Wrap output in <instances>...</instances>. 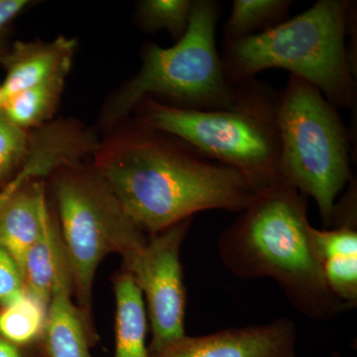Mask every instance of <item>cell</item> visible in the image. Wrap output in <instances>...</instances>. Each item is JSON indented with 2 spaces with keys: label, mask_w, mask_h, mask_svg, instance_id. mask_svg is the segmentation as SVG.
<instances>
[{
  "label": "cell",
  "mask_w": 357,
  "mask_h": 357,
  "mask_svg": "<svg viewBox=\"0 0 357 357\" xmlns=\"http://www.w3.org/2000/svg\"><path fill=\"white\" fill-rule=\"evenodd\" d=\"M93 168L146 236L201 211L241 213L257 194L234 169L138 121L98 146Z\"/></svg>",
  "instance_id": "cell-1"
},
{
  "label": "cell",
  "mask_w": 357,
  "mask_h": 357,
  "mask_svg": "<svg viewBox=\"0 0 357 357\" xmlns=\"http://www.w3.org/2000/svg\"><path fill=\"white\" fill-rule=\"evenodd\" d=\"M307 198L287 183L257 192L218 238L225 266L239 278L273 279L298 311L331 321L349 307L326 286L312 250Z\"/></svg>",
  "instance_id": "cell-2"
},
{
  "label": "cell",
  "mask_w": 357,
  "mask_h": 357,
  "mask_svg": "<svg viewBox=\"0 0 357 357\" xmlns=\"http://www.w3.org/2000/svg\"><path fill=\"white\" fill-rule=\"evenodd\" d=\"M356 3L319 0L304 13L248 38L222 40L225 76L241 84L262 70L282 69L316 86L337 109H354L357 98Z\"/></svg>",
  "instance_id": "cell-3"
},
{
  "label": "cell",
  "mask_w": 357,
  "mask_h": 357,
  "mask_svg": "<svg viewBox=\"0 0 357 357\" xmlns=\"http://www.w3.org/2000/svg\"><path fill=\"white\" fill-rule=\"evenodd\" d=\"M279 98L280 91L253 79L241 84L236 102L227 109H183L145 98L134 110L139 123L172 134L234 169L259 192L283 182Z\"/></svg>",
  "instance_id": "cell-4"
},
{
  "label": "cell",
  "mask_w": 357,
  "mask_h": 357,
  "mask_svg": "<svg viewBox=\"0 0 357 357\" xmlns=\"http://www.w3.org/2000/svg\"><path fill=\"white\" fill-rule=\"evenodd\" d=\"M220 16V2L195 0L187 31L174 46L145 45L140 70L110 100L105 121H121L145 98L191 110L227 109L236 102L241 84L227 79L215 41Z\"/></svg>",
  "instance_id": "cell-5"
},
{
  "label": "cell",
  "mask_w": 357,
  "mask_h": 357,
  "mask_svg": "<svg viewBox=\"0 0 357 357\" xmlns=\"http://www.w3.org/2000/svg\"><path fill=\"white\" fill-rule=\"evenodd\" d=\"M58 225L72 280L75 304L88 325L93 319V288L96 271L112 253L128 261L146 243L93 166L70 164L52 174Z\"/></svg>",
  "instance_id": "cell-6"
},
{
  "label": "cell",
  "mask_w": 357,
  "mask_h": 357,
  "mask_svg": "<svg viewBox=\"0 0 357 357\" xmlns=\"http://www.w3.org/2000/svg\"><path fill=\"white\" fill-rule=\"evenodd\" d=\"M278 124L282 181L314 199L324 227L330 229L335 199L354 177L351 132L337 107L293 75L280 91Z\"/></svg>",
  "instance_id": "cell-7"
},
{
  "label": "cell",
  "mask_w": 357,
  "mask_h": 357,
  "mask_svg": "<svg viewBox=\"0 0 357 357\" xmlns=\"http://www.w3.org/2000/svg\"><path fill=\"white\" fill-rule=\"evenodd\" d=\"M192 218L148 236L146 243L122 268L132 275L146 307L152 338L149 356L184 337L187 294L181 246Z\"/></svg>",
  "instance_id": "cell-8"
},
{
  "label": "cell",
  "mask_w": 357,
  "mask_h": 357,
  "mask_svg": "<svg viewBox=\"0 0 357 357\" xmlns=\"http://www.w3.org/2000/svg\"><path fill=\"white\" fill-rule=\"evenodd\" d=\"M292 319L227 328L202 337L178 338L150 357H299Z\"/></svg>",
  "instance_id": "cell-9"
},
{
  "label": "cell",
  "mask_w": 357,
  "mask_h": 357,
  "mask_svg": "<svg viewBox=\"0 0 357 357\" xmlns=\"http://www.w3.org/2000/svg\"><path fill=\"white\" fill-rule=\"evenodd\" d=\"M312 250L333 295L354 309L357 305V197L347 192L333 210L332 227H310Z\"/></svg>",
  "instance_id": "cell-10"
},
{
  "label": "cell",
  "mask_w": 357,
  "mask_h": 357,
  "mask_svg": "<svg viewBox=\"0 0 357 357\" xmlns=\"http://www.w3.org/2000/svg\"><path fill=\"white\" fill-rule=\"evenodd\" d=\"M76 49V40L65 36L48 42H15L0 53V64L6 70L2 100L37 84L67 77Z\"/></svg>",
  "instance_id": "cell-11"
},
{
  "label": "cell",
  "mask_w": 357,
  "mask_h": 357,
  "mask_svg": "<svg viewBox=\"0 0 357 357\" xmlns=\"http://www.w3.org/2000/svg\"><path fill=\"white\" fill-rule=\"evenodd\" d=\"M98 342L73 299L67 258L61 263L52 288L46 326L41 340L45 357H93L91 349Z\"/></svg>",
  "instance_id": "cell-12"
},
{
  "label": "cell",
  "mask_w": 357,
  "mask_h": 357,
  "mask_svg": "<svg viewBox=\"0 0 357 357\" xmlns=\"http://www.w3.org/2000/svg\"><path fill=\"white\" fill-rule=\"evenodd\" d=\"M51 215L42 178L26 182L0 210V248L10 255L20 271Z\"/></svg>",
  "instance_id": "cell-13"
},
{
  "label": "cell",
  "mask_w": 357,
  "mask_h": 357,
  "mask_svg": "<svg viewBox=\"0 0 357 357\" xmlns=\"http://www.w3.org/2000/svg\"><path fill=\"white\" fill-rule=\"evenodd\" d=\"M115 349L114 357H150L144 299L132 275L121 268L114 274Z\"/></svg>",
  "instance_id": "cell-14"
},
{
  "label": "cell",
  "mask_w": 357,
  "mask_h": 357,
  "mask_svg": "<svg viewBox=\"0 0 357 357\" xmlns=\"http://www.w3.org/2000/svg\"><path fill=\"white\" fill-rule=\"evenodd\" d=\"M66 258L58 220L52 213L21 267L26 292L48 305L59 267Z\"/></svg>",
  "instance_id": "cell-15"
},
{
  "label": "cell",
  "mask_w": 357,
  "mask_h": 357,
  "mask_svg": "<svg viewBox=\"0 0 357 357\" xmlns=\"http://www.w3.org/2000/svg\"><path fill=\"white\" fill-rule=\"evenodd\" d=\"M67 77H57L4 98L1 114L11 123L27 131L48 124L60 102Z\"/></svg>",
  "instance_id": "cell-16"
},
{
  "label": "cell",
  "mask_w": 357,
  "mask_h": 357,
  "mask_svg": "<svg viewBox=\"0 0 357 357\" xmlns=\"http://www.w3.org/2000/svg\"><path fill=\"white\" fill-rule=\"evenodd\" d=\"M291 0H234L222 27L223 41L234 42L261 34L289 20Z\"/></svg>",
  "instance_id": "cell-17"
},
{
  "label": "cell",
  "mask_w": 357,
  "mask_h": 357,
  "mask_svg": "<svg viewBox=\"0 0 357 357\" xmlns=\"http://www.w3.org/2000/svg\"><path fill=\"white\" fill-rule=\"evenodd\" d=\"M47 312L48 305L25 292L20 299L0 310V337L18 347L41 342Z\"/></svg>",
  "instance_id": "cell-18"
},
{
  "label": "cell",
  "mask_w": 357,
  "mask_h": 357,
  "mask_svg": "<svg viewBox=\"0 0 357 357\" xmlns=\"http://www.w3.org/2000/svg\"><path fill=\"white\" fill-rule=\"evenodd\" d=\"M194 0H143L137 4V21L146 31L166 30L176 41L187 31Z\"/></svg>",
  "instance_id": "cell-19"
},
{
  "label": "cell",
  "mask_w": 357,
  "mask_h": 357,
  "mask_svg": "<svg viewBox=\"0 0 357 357\" xmlns=\"http://www.w3.org/2000/svg\"><path fill=\"white\" fill-rule=\"evenodd\" d=\"M32 145V131L11 123L0 112V189L22 170Z\"/></svg>",
  "instance_id": "cell-20"
},
{
  "label": "cell",
  "mask_w": 357,
  "mask_h": 357,
  "mask_svg": "<svg viewBox=\"0 0 357 357\" xmlns=\"http://www.w3.org/2000/svg\"><path fill=\"white\" fill-rule=\"evenodd\" d=\"M25 292L24 281L17 263L0 248V306L6 307L15 302Z\"/></svg>",
  "instance_id": "cell-21"
},
{
  "label": "cell",
  "mask_w": 357,
  "mask_h": 357,
  "mask_svg": "<svg viewBox=\"0 0 357 357\" xmlns=\"http://www.w3.org/2000/svg\"><path fill=\"white\" fill-rule=\"evenodd\" d=\"M53 172V165L50 160L38 152H33L28 157L27 162L22 170L13 178L8 184L0 189V210L6 204V202L13 197L14 192L17 191L28 181L32 178H43L48 177Z\"/></svg>",
  "instance_id": "cell-22"
},
{
  "label": "cell",
  "mask_w": 357,
  "mask_h": 357,
  "mask_svg": "<svg viewBox=\"0 0 357 357\" xmlns=\"http://www.w3.org/2000/svg\"><path fill=\"white\" fill-rule=\"evenodd\" d=\"M31 3L28 0H0V42L10 23Z\"/></svg>",
  "instance_id": "cell-23"
},
{
  "label": "cell",
  "mask_w": 357,
  "mask_h": 357,
  "mask_svg": "<svg viewBox=\"0 0 357 357\" xmlns=\"http://www.w3.org/2000/svg\"><path fill=\"white\" fill-rule=\"evenodd\" d=\"M0 357H45L41 342L18 347L0 337Z\"/></svg>",
  "instance_id": "cell-24"
},
{
  "label": "cell",
  "mask_w": 357,
  "mask_h": 357,
  "mask_svg": "<svg viewBox=\"0 0 357 357\" xmlns=\"http://www.w3.org/2000/svg\"><path fill=\"white\" fill-rule=\"evenodd\" d=\"M2 102V91H1V84H0V107H1Z\"/></svg>",
  "instance_id": "cell-25"
},
{
  "label": "cell",
  "mask_w": 357,
  "mask_h": 357,
  "mask_svg": "<svg viewBox=\"0 0 357 357\" xmlns=\"http://www.w3.org/2000/svg\"><path fill=\"white\" fill-rule=\"evenodd\" d=\"M332 357H342V356H340V352H335V354H333Z\"/></svg>",
  "instance_id": "cell-26"
}]
</instances>
